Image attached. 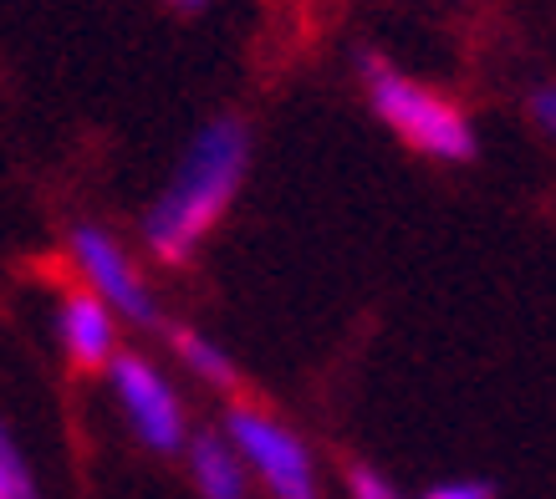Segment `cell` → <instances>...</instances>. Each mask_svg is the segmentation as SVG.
Returning <instances> with one entry per match:
<instances>
[{
  "label": "cell",
  "instance_id": "obj_10",
  "mask_svg": "<svg viewBox=\"0 0 556 499\" xmlns=\"http://www.w3.org/2000/svg\"><path fill=\"white\" fill-rule=\"evenodd\" d=\"M348 489H353V499H408L399 484L383 479V474H378V469H368V464H357L353 474H348Z\"/></svg>",
  "mask_w": 556,
  "mask_h": 499
},
{
  "label": "cell",
  "instance_id": "obj_8",
  "mask_svg": "<svg viewBox=\"0 0 556 499\" xmlns=\"http://www.w3.org/2000/svg\"><path fill=\"white\" fill-rule=\"evenodd\" d=\"M174 351H179V362H185L194 378H204V383H215V387H236L240 383L236 362H230V351L215 347L210 336H200V332H174Z\"/></svg>",
  "mask_w": 556,
  "mask_h": 499
},
{
  "label": "cell",
  "instance_id": "obj_13",
  "mask_svg": "<svg viewBox=\"0 0 556 499\" xmlns=\"http://www.w3.org/2000/svg\"><path fill=\"white\" fill-rule=\"evenodd\" d=\"M174 5H179V11H200L204 0H174Z\"/></svg>",
  "mask_w": 556,
  "mask_h": 499
},
{
  "label": "cell",
  "instance_id": "obj_9",
  "mask_svg": "<svg viewBox=\"0 0 556 499\" xmlns=\"http://www.w3.org/2000/svg\"><path fill=\"white\" fill-rule=\"evenodd\" d=\"M0 499H41V484L5 423H0Z\"/></svg>",
  "mask_w": 556,
  "mask_h": 499
},
{
  "label": "cell",
  "instance_id": "obj_12",
  "mask_svg": "<svg viewBox=\"0 0 556 499\" xmlns=\"http://www.w3.org/2000/svg\"><path fill=\"white\" fill-rule=\"evenodd\" d=\"M531 107H536V123H541V128H546V133L556 138V87L536 92V102H531Z\"/></svg>",
  "mask_w": 556,
  "mask_h": 499
},
{
  "label": "cell",
  "instance_id": "obj_5",
  "mask_svg": "<svg viewBox=\"0 0 556 499\" xmlns=\"http://www.w3.org/2000/svg\"><path fill=\"white\" fill-rule=\"evenodd\" d=\"M72 260H77V270H83L87 291H92L113 317L134 321V327H153V321H159V306H153L149 281L138 276L134 255H128L108 230H98V225H77V230H72Z\"/></svg>",
  "mask_w": 556,
  "mask_h": 499
},
{
  "label": "cell",
  "instance_id": "obj_1",
  "mask_svg": "<svg viewBox=\"0 0 556 499\" xmlns=\"http://www.w3.org/2000/svg\"><path fill=\"white\" fill-rule=\"evenodd\" d=\"M251 164V133L236 117L210 123L194 143L185 149L174 179L164 183L159 204L143 219V245L164 260V266H185L189 255L204 245V234L215 230L225 209L236 204L240 183Z\"/></svg>",
  "mask_w": 556,
  "mask_h": 499
},
{
  "label": "cell",
  "instance_id": "obj_6",
  "mask_svg": "<svg viewBox=\"0 0 556 499\" xmlns=\"http://www.w3.org/2000/svg\"><path fill=\"white\" fill-rule=\"evenodd\" d=\"M56 342L77 367H108L118 357V317L92 291H67L56 306Z\"/></svg>",
  "mask_w": 556,
  "mask_h": 499
},
{
  "label": "cell",
  "instance_id": "obj_4",
  "mask_svg": "<svg viewBox=\"0 0 556 499\" xmlns=\"http://www.w3.org/2000/svg\"><path fill=\"white\" fill-rule=\"evenodd\" d=\"M108 383H113V398H118L128 428L143 438V449L153 453H179L189 444V423H185V402L169 387V378L149 362V357H134V351H118L108 362Z\"/></svg>",
  "mask_w": 556,
  "mask_h": 499
},
{
  "label": "cell",
  "instance_id": "obj_2",
  "mask_svg": "<svg viewBox=\"0 0 556 499\" xmlns=\"http://www.w3.org/2000/svg\"><path fill=\"white\" fill-rule=\"evenodd\" d=\"M363 72H368L372 113L383 117L393 138H404L408 149L429 153L439 164H465V158H475V128L455 102H444L439 92H429V87L408 82L404 72H393L388 62H378V56H368Z\"/></svg>",
  "mask_w": 556,
  "mask_h": 499
},
{
  "label": "cell",
  "instance_id": "obj_3",
  "mask_svg": "<svg viewBox=\"0 0 556 499\" xmlns=\"http://www.w3.org/2000/svg\"><path fill=\"white\" fill-rule=\"evenodd\" d=\"M225 444L240 453V464L255 469V479L276 499H317V464L287 423L255 408H236L225 418Z\"/></svg>",
  "mask_w": 556,
  "mask_h": 499
},
{
  "label": "cell",
  "instance_id": "obj_11",
  "mask_svg": "<svg viewBox=\"0 0 556 499\" xmlns=\"http://www.w3.org/2000/svg\"><path fill=\"white\" fill-rule=\"evenodd\" d=\"M424 499H495V489L480 479H450V484H434Z\"/></svg>",
  "mask_w": 556,
  "mask_h": 499
},
{
  "label": "cell",
  "instance_id": "obj_7",
  "mask_svg": "<svg viewBox=\"0 0 556 499\" xmlns=\"http://www.w3.org/2000/svg\"><path fill=\"white\" fill-rule=\"evenodd\" d=\"M189 474L200 499H245V464L219 433H200L189 444Z\"/></svg>",
  "mask_w": 556,
  "mask_h": 499
}]
</instances>
